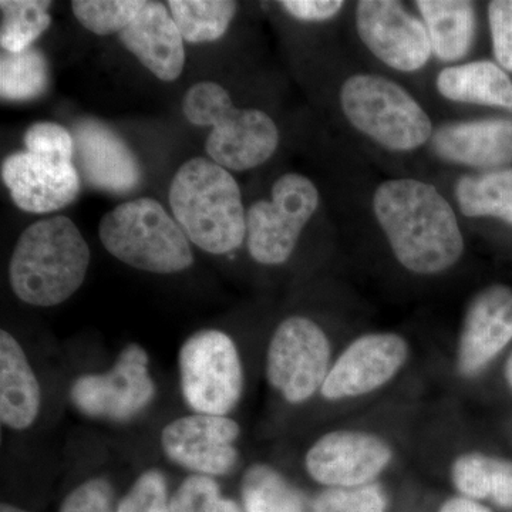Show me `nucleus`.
<instances>
[{
	"mask_svg": "<svg viewBox=\"0 0 512 512\" xmlns=\"http://www.w3.org/2000/svg\"><path fill=\"white\" fill-rule=\"evenodd\" d=\"M188 123L212 127L205 141L211 160L228 171H248L266 163L279 144L274 120L256 109H238L221 84L201 82L185 93Z\"/></svg>",
	"mask_w": 512,
	"mask_h": 512,
	"instance_id": "20e7f679",
	"label": "nucleus"
},
{
	"mask_svg": "<svg viewBox=\"0 0 512 512\" xmlns=\"http://www.w3.org/2000/svg\"><path fill=\"white\" fill-rule=\"evenodd\" d=\"M431 146L448 163L477 168L512 164V120L444 124L434 131Z\"/></svg>",
	"mask_w": 512,
	"mask_h": 512,
	"instance_id": "6ab92c4d",
	"label": "nucleus"
},
{
	"mask_svg": "<svg viewBox=\"0 0 512 512\" xmlns=\"http://www.w3.org/2000/svg\"><path fill=\"white\" fill-rule=\"evenodd\" d=\"M392 458V448L375 434L339 430L313 444L306 454L305 466L320 484L352 488L372 483Z\"/></svg>",
	"mask_w": 512,
	"mask_h": 512,
	"instance_id": "ddd939ff",
	"label": "nucleus"
},
{
	"mask_svg": "<svg viewBox=\"0 0 512 512\" xmlns=\"http://www.w3.org/2000/svg\"><path fill=\"white\" fill-rule=\"evenodd\" d=\"M237 421L194 414L171 421L161 434L164 453L178 466L201 476H224L237 464Z\"/></svg>",
	"mask_w": 512,
	"mask_h": 512,
	"instance_id": "4468645a",
	"label": "nucleus"
},
{
	"mask_svg": "<svg viewBox=\"0 0 512 512\" xmlns=\"http://www.w3.org/2000/svg\"><path fill=\"white\" fill-rule=\"evenodd\" d=\"M165 5L188 43L221 39L237 15L238 6L231 0H170Z\"/></svg>",
	"mask_w": 512,
	"mask_h": 512,
	"instance_id": "393cba45",
	"label": "nucleus"
},
{
	"mask_svg": "<svg viewBox=\"0 0 512 512\" xmlns=\"http://www.w3.org/2000/svg\"><path fill=\"white\" fill-rule=\"evenodd\" d=\"M441 96L458 103L512 111V82L498 64L480 60L446 67L437 76Z\"/></svg>",
	"mask_w": 512,
	"mask_h": 512,
	"instance_id": "4be33fe9",
	"label": "nucleus"
},
{
	"mask_svg": "<svg viewBox=\"0 0 512 512\" xmlns=\"http://www.w3.org/2000/svg\"><path fill=\"white\" fill-rule=\"evenodd\" d=\"M119 40L161 82H174L183 73L184 39L164 3L146 2L136 19L121 30Z\"/></svg>",
	"mask_w": 512,
	"mask_h": 512,
	"instance_id": "a211bd4d",
	"label": "nucleus"
},
{
	"mask_svg": "<svg viewBox=\"0 0 512 512\" xmlns=\"http://www.w3.org/2000/svg\"><path fill=\"white\" fill-rule=\"evenodd\" d=\"M451 478L470 500H488L512 508V461L480 453L463 454L451 467Z\"/></svg>",
	"mask_w": 512,
	"mask_h": 512,
	"instance_id": "5701e85b",
	"label": "nucleus"
},
{
	"mask_svg": "<svg viewBox=\"0 0 512 512\" xmlns=\"http://www.w3.org/2000/svg\"><path fill=\"white\" fill-rule=\"evenodd\" d=\"M144 5L146 0H76L72 12L84 29L109 36L126 29Z\"/></svg>",
	"mask_w": 512,
	"mask_h": 512,
	"instance_id": "c85d7f7f",
	"label": "nucleus"
},
{
	"mask_svg": "<svg viewBox=\"0 0 512 512\" xmlns=\"http://www.w3.org/2000/svg\"><path fill=\"white\" fill-rule=\"evenodd\" d=\"M505 379H507L508 386L512 390V353L508 357L507 363H505Z\"/></svg>",
	"mask_w": 512,
	"mask_h": 512,
	"instance_id": "4c0bfd02",
	"label": "nucleus"
},
{
	"mask_svg": "<svg viewBox=\"0 0 512 512\" xmlns=\"http://www.w3.org/2000/svg\"><path fill=\"white\" fill-rule=\"evenodd\" d=\"M2 180L16 207L30 214L63 210L82 190L76 165L46 160L26 150L3 160Z\"/></svg>",
	"mask_w": 512,
	"mask_h": 512,
	"instance_id": "dca6fc26",
	"label": "nucleus"
},
{
	"mask_svg": "<svg viewBox=\"0 0 512 512\" xmlns=\"http://www.w3.org/2000/svg\"><path fill=\"white\" fill-rule=\"evenodd\" d=\"M82 232L64 215L29 225L9 262V281L20 301L39 308L60 305L79 291L90 265Z\"/></svg>",
	"mask_w": 512,
	"mask_h": 512,
	"instance_id": "f03ea898",
	"label": "nucleus"
},
{
	"mask_svg": "<svg viewBox=\"0 0 512 512\" xmlns=\"http://www.w3.org/2000/svg\"><path fill=\"white\" fill-rule=\"evenodd\" d=\"M170 512H239L237 505L221 497L211 477L195 474L185 478L170 501Z\"/></svg>",
	"mask_w": 512,
	"mask_h": 512,
	"instance_id": "c756f323",
	"label": "nucleus"
},
{
	"mask_svg": "<svg viewBox=\"0 0 512 512\" xmlns=\"http://www.w3.org/2000/svg\"><path fill=\"white\" fill-rule=\"evenodd\" d=\"M319 207V191L305 175H281L271 200H259L247 210V245L262 265H281L291 258L303 229Z\"/></svg>",
	"mask_w": 512,
	"mask_h": 512,
	"instance_id": "6e6552de",
	"label": "nucleus"
},
{
	"mask_svg": "<svg viewBox=\"0 0 512 512\" xmlns=\"http://www.w3.org/2000/svg\"><path fill=\"white\" fill-rule=\"evenodd\" d=\"M440 512H491L487 510V508L483 507V505L476 503L474 500H470V498L461 497V498H453V500L447 501L446 504L443 505Z\"/></svg>",
	"mask_w": 512,
	"mask_h": 512,
	"instance_id": "e433bc0d",
	"label": "nucleus"
},
{
	"mask_svg": "<svg viewBox=\"0 0 512 512\" xmlns=\"http://www.w3.org/2000/svg\"><path fill=\"white\" fill-rule=\"evenodd\" d=\"M42 394L25 350L9 332H0V420L13 430H26L40 412Z\"/></svg>",
	"mask_w": 512,
	"mask_h": 512,
	"instance_id": "aec40b11",
	"label": "nucleus"
},
{
	"mask_svg": "<svg viewBox=\"0 0 512 512\" xmlns=\"http://www.w3.org/2000/svg\"><path fill=\"white\" fill-rule=\"evenodd\" d=\"M72 134L74 165L90 187L113 195L137 190L143 170L120 134L103 121L93 119L77 121Z\"/></svg>",
	"mask_w": 512,
	"mask_h": 512,
	"instance_id": "2eb2a0df",
	"label": "nucleus"
},
{
	"mask_svg": "<svg viewBox=\"0 0 512 512\" xmlns=\"http://www.w3.org/2000/svg\"><path fill=\"white\" fill-rule=\"evenodd\" d=\"M330 343L319 325L303 316H291L276 328L266 376L288 403L301 404L322 389L330 372Z\"/></svg>",
	"mask_w": 512,
	"mask_h": 512,
	"instance_id": "1a4fd4ad",
	"label": "nucleus"
},
{
	"mask_svg": "<svg viewBox=\"0 0 512 512\" xmlns=\"http://www.w3.org/2000/svg\"><path fill=\"white\" fill-rule=\"evenodd\" d=\"M0 512H28V511L20 510V508L13 507V505L2 504V508H0Z\"/></svg>",
	"mask_w": 512,
	"mask_h": 512,
	"instance_id": "58836bf2",
	"label": "nucleus"
},
{
	"mask_svg": "<svg viewBox=\"0 0 512 512\" xmlns=\"http://www.w3.org/2000/svg\"><path fill=\"white\" fill-rule=\"evenodd\" d=\"M494 56L501 69L512 72V0H494L488 5Z\"/></svg>",
	"mask_w": 512,
	"mask_h": 512,
	"instance_id": "f704fd0d",
	"label": "nucleus"
},
{
	"mask_svg": "<svg viewBox=\"0 0 512 512\" xmlns=\"http://www.w3.org/2000/svg\"><path fill=\"white\" fill-rule=\"evenodd\" d=\"M416 6L429 32L433 55L446 63L464 59L476 35L473 3L466 0H419Z\"/></svg>",
	"mask_w": 512,
	"mask_h": 512,
	"instance_id": "412c9836",
	"label": "nucleus"
},
{
	"mask_svg": "<svg viewBox=\"0 0 512 512\" xmlns=\"http://www.w3.org/2000/svg\"><path fill=\"white\" fill-rule=\"evenodd\" d=\"M49 64L36 49L2 53L0 96L6 101H28L42 96L49 87Z\"/></svg>",
	"mask_w": 512,
	"mask_h": 512,
	"instance_id": "bb28decb",
	"label": "nucleus"
},
{
	"mask_svg": "<svg viewBox=\"0 0 512 512\" xmlns=\"http://www.w3.org/2000/svg\"><path fill=\"white\" fill-rule=\"evenodd\" d=\"M117 512H170L167 481L158 470L146 471L137 478Z\"/></svg>",
	"mask_w": 512,
	"mask_h": 512,
	"instance_id": "473e14b6",
	"label": "nucleus"
},
{
	"mask_svg": "<svg viewBox=\"0 0 512 512\" xmlns=\"http://www.w3.org/2000/svg\"><path fill=\"white\" fill-rule=\"evenodd\" d=\"M154 380L148 372L146 350L126 346L109 372L74 380L70 397L74 407L93 419L127 421L153 402Z\"/></svg>",
	"mask_w": 512,
	"mask_h": 512,
	"instance_id": "9d476101",
	"label": "nucleus"
},
{
	"mask_svg": "<svg viewBox=\"0 0 512 512\" xmlns=\"http://www.w3.org/2000/svg\"><path fill=\"white\" fill-rule=\"evenodd\" d=\"M313 512H386V498L375 484L329 488L316 498Z\"/></svg>",
	"mask_w": 512,
	"mask_h": 512,
	"instance_id": "7c9ffc66",
	"label": "nucleus"
},
{
	"mask_svg": "<svg viewBox=\"0 0 512 512\" xmlns=\"http://www.w3.org/2000/svg\"><path fill=\"white\" fill-rule=\"evenodd\" d=\"M511 340L512 289L504 285L488 286L474 296L464 318L457 352L461 375H478Z\"/></svg>",
	"mask_w": 512,
	"mask_h": 512,
	"instance_id": "f3484780",
	"label": "nucleus"
},
{
	"mask_svg": "<svg viewBox=\"0 0 512 512\" xmlns=\"http://www.w3.org/2000/svg\"><path fill=\"white\" fill-rule=\"evenodd\" d=\"M181 390L197 414L227 416L244 390V372L234 340L220 330L190 336L178 356Z\"/></svg>",
	"mask_w": 512,
	"mask_h": 512,
	"instance_id": "0eeeda50",
	"label": "nucleus"
},
{
	"mask_svg": "<svg viewBox=\"0 0 512 512\" xmlns=\"http://www.w3.org/2000/svg\"><path fill=\"white\" fill-rule=\"evenodd\" d=\"M171 211L192 244L212 255L238 249L247 238V212L237 180L212 160L181 165L168 192Z\"/></svg>",
	"mask_w": 512,
	"mask_h": 512,
	"instance_id": "7ed1b4c3",
	"label": "nucleus"
},
{
	"mask_svg": "<svg viewBox=\"0 0 512 512\" xmlns=\"http://www.w3.org/2000/svg\"><path fill=\"white\" fill-rule=\"evenodd\" d=\"M456 198L468 218L495 217L512 225V168L464 175L456 185Z\"/></svg>",
	"mask_w": 512,
	"mask_h": 512,
	"instance_id": "b1692460",
	"label": "nucleus"
},
{
	"mask_svg": "<svg viewBox=\"0 0 512 512\" xmlns=\"http://www.w3.org/2000/svg\"><path fill=\"white\" fill-rule=\"evenodd\" d=\"M60 512H117L109 481L92 478L67 495Z\"/></svg>",
	"mask_w": 512,
	"mask_h": 512,
	"instance_id": "72a5a7b5",
	"label": "nucleus"
},
{
	"mask_svg": "<svg viewBox=\"0 0 512 512\" xmlns=\"http://www.w3.org/2000/svg\"><path fill=\"white\" fill-rule=\"evenodd\" d=\"M242 498L247 512H303L298 491L264 464H255L245 474Z\"/></svg>",
	"mask_w": 512,
	"mask_h": 512,
	"instance_id": "cd10ccee",
	"label": "nucleus"
},
{
	"mask_svg": "<svg viewBox=\"0 0 512 512\" xmlns=\"http://www.w3.org/2000/svg\"><path fill=\"white\" fill-rule=\"evenodd\" d=\"M409 356L406 340L396 333H370L350 343L330 367L320 393L330 402L365 396L389 383Z\"/></svg>",
	"mask_w": 512,
	"mask_h": 512,
	"instance_id": "f8f14e48",
	"label": "nucleus"
},
{
	"mask_svg": "<svg viewBox=\"0 0 512 512\" xmlns=\"http://www.w3.org/2000/svg\"><path fill=\"white\" fill-rule=\"evenodd\" d=\"M340 106L356 130L390 151H412L433 137L429 114L399 84L377 74L343 83Z\"/></svg>",
	"mask_w": 512,
	"mask_h": 512,
	"instance_id": "423d86ee",
	"label": "nucleus"
},
{
	"mask_svg": "<svg viewBox=\"0 0 512 512\" xmlns=\"http://www.w3.org/2000/svg\"><path fill=\"white\" fill-rule=\"evenodd\" d=\"M99 237L109 254L138 271L171 275L194 264L190 239L153 198L123 202L107 212Z\"/></svg>",
	"mask_w": 512,
	"mask_h": 512,
	"instance_id": "39448f33",
	"label": "nucleus"
},
{
	"mask_svg": "<svg viewBox=\"0 0 512 512\" xmlns=\"http://www.w3.org/2000/svg\"><path fill=\"white\" fill-rule=\"evenodd\" d=\"M357 35L386 66L412 73L429 62L431 43L423 20L394 0H362L356 6Z\"/></svg>",
	"mask_w": 512,
	"mask_h": 512,
	"instance_id": "9b49d317",
	"label": "nucleus"
},
{
	"mask_svg": "<svg viewBox=\"0 0 512 512\" xmlns=\"http://www.w3.org/2000/svg\"><path fill=\"white\" fill-rule=\"evenodd\" d=\"M50 2L42 0H2V28L0 46L3 52L22 53L32 49L33 43L52 25Z\"/></svg>",
	"mask_w": 512,
	"mask_h": 512,
	"instance_id": "a878e982",
	"label": "nucleus"
},
{
	"mask_svg": "<svg viewBox=\"0 0 512 512\" xmlns=\"http://www.w3.org/2000/svg\"><path fill=\"white\" fill-rule=\"evenodd\" d=\"M373 210L397 261L414 274H440L463 256L456 214L434 185L413 178L384 181Z\"/></svg>",
	"mask_w": 512,
	"mask_h": 512,
	"instance_id": "f257e3e1",
	"label": "nucleus"
},
{
	"mask_svg": "<svg viewBox=\"0 0 512 512\" xmlns=\"http://www.w3.org/2000/svg\"><path fill=\"white\" fill-rule=\"evenodd\" d=\"M282 6L292 18L302 22H325L333 19L345 6L340 0H282Z\"/></svg>",
	"mask_w": 512,
	"mask_h": 512,
	"instance_id": "c9c22d12",
	"label": "nucleus"
},
{
	"mask_svg": "<svg viewBox=\"0 0 512 512\" xmlns=\"http://www.w3.org/2000/svg\"><path fill=\"white\" fill-rule=\"evenodd\" d=\"M25 147L33 156L74 164V140L72 131L53 121L32 124L25 133Z\"/></svg>",
	"mask_w": 512,
	"mask_h": 512,
	"instance_id": "2f4dec72",
	"label": "nucleus"
}]
</instances>
